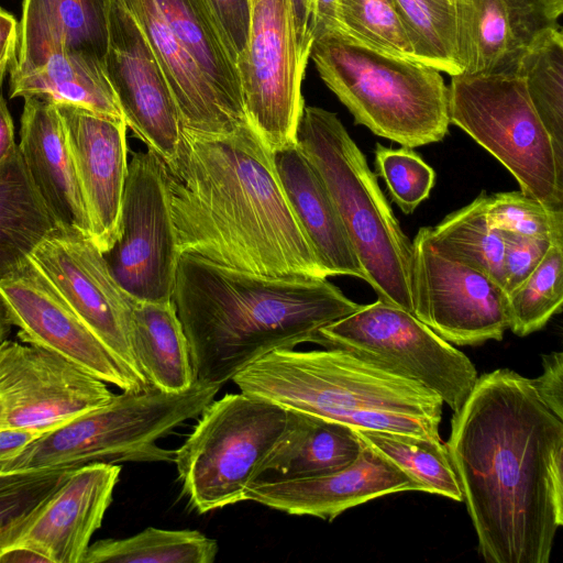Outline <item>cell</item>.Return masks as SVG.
Listing matches in <instances>:
<instances>
[{"mask_svg": "<svg viewBox=\"0 0 563 563\" xmlns=\"http://www.w3.org/2000/svg\"><path fill=\"white\" fill-rule=\"evenodd\" d=\"M76 467L0 471V527L32 509Z\"/></svg>", "mask_w": 563, "mask_h": 563, "instance_id": "cell-40", "label": "cell"}, {"mask_svg": "<svg viewBox=\"0 0 563 563\" xmlns=\"http://www.w3.org/2000/svg\"><path fill=\"white\" fill-rule=\"evenodd\" d=\"M504 239V290L510 294L540 264L552 244L545 239L500 231Z\"/></svg>", "mask_w": 563, "mask_h": 563, "instance_id": "cell-41", "label": "cell"}, {"mask_svg": "<svg viewBox=\"0 0 563 563\" xmlns=\"http://www.w3.org/2000/svg\"><path fill=\"white\" fill-rule=\"evenodd\" d=\"M107 43L108 0H23L10 75L34 71L62 51L103 63Z\"/></svg>", "mask_w": 563, "mask_h": 563, "instance_id": "cell-23", "label": "cell"}, {"mask_svg": "<svg viewBox=\"0 0 563 563\" xmlns=\"http://www.w3.org/2000/svg\"><path fill=\"white\" fill-rule=\"evenodd\" d=\"M542 367V374L531 383L545 406L563 419V353L543 355Z\"/></svg>", "mask_w": 563, "mask_h": 563, "instance_id": "cell-43", "label": "cell"}, {"mask_svg": "<svg viewBox=\"0 0 563 563\" xmlns=\"http://www.w3.org/2000/svg\"><path fill=\"white\" fill-rule=\"evenodd\" d=\"M34 95L124 120L103 63L86 54L57 52L34 71L10 75L11 98Z\"/></svg>", "mask_w": 563, "mask_h": 563, "instance_id": "cell-30", "label": "cell"}, {"mask_svg": "<svg viewBox=\"0 0 563 563\" xmlns=\"http://www.w3.org/2000/svg\"><path fill=\"white\" fill-rule=\"evenodd\" d=\"M31 260L110 353L148 387L132 340L136 300L112 276L95 242L58 228L37 245Z\"/></svg>", "mask_w": 563, "mask_h": 563, "instance_id": "cell-14", "label": "cell"}, {"mask_svg": "<svg viewBox=\"0 0 563 563\" xmlns=\"http://www.w3.org/2000/svg\"><path fill=\"white\" fill-rule=\"evenodd\" d=\"M7 71L8 68L0 70V162L3 161L16 145L14 142L12 118L2 92L3 79Z\"/></svg>", "mask_w": 563, "mask_h": 563, "instance_id": "cell-48", "label": "cell"}, {"mask_svg": "<svg viewBox=\"0 0 563 563\" xmlns=\"http://www.w3.org/2000/svg\"><path fill=\"white\" fill-rule=\"evenodd\" d=\"M12 325L13 324L9 318L5 306L2 301V299L0 298V343L3 340L8 339L9 334L11 332Z\"/></svg>", "mask_w": 563, "mask_h": 563, "instance_id": "cell-49", "label": "cell"}, {"mask_svg": "<svg viewBox=\"0 0 563 563\" xmlns=\"http://www.w3.org/2000/svg\"><path fill=\"white\" fill-rule=\"evenodd\" d=\"M516 75L545 128L563 165V35L560 26L541 32L520 56Z\"/></svg>", "mask_w": 563, "mask_h": 563, "instance_id": "cell-33", "label": "cell"}, {"mask_svg": "<svg viewBox=\"0 0 563 563\" xmlns=\"http://www.w3.org/2000/svg\"><path fill=\"white\" fill-rule=\"evenodd\" d=\"M172 300L196 379L220 386L273 351L313 343L322 327L361 307L327 278L263 276L187 252Z\"/></svg>", "mask_w": 563, "mask_h": 563, "instance_id": "cell-3", "label": "cell"}, {"mask_svg": "<svg viewBox=\"0 0 563 563\" xmlns=\"http://www.w3.org/2000/svg\"><path fill=\"white\" fill-rule=\"evenodd\" d=\"M446 446L483 559L548 563L563 525V419L531 379L508 368L478 376Z\"/></svg>", "mask_w": 563, "mask_h": 563, "instance_id": "cell-1", "label": "cell"}, {"mask_svg": "<svg viewBox=\"0 0 563 563\" xmlns=\"http://www.w3.org/2000/svg\"><path fill=\"white\" fill-rule=\"evenodd\" d=\"M287 419V409L242 391L212 400L174 454L190 506L206 514L245 501Z\"/></svg>", "mask_w": 563, "mask_h": 563, "instance_id": "cell-8", "label": "cell"}, {"mask_svg": "<svg viewBox=\"0 0 563 563\" xmlns=\"http://www.w3.org/2000/svg\"><path fill=\"white\" fill-rule=\"evenodd\" d=\"M313 343L339 349L386 372L417 382L453 412L478 378L471 360L412 313L377 299L322 327Z\"/></svg>", "mask_w": 563, "mask_h": 563, "instance_id": "cell-10", "label": "cell"}, {"mask_svg": "<svg viewBox=\"0 0 563 563\" xmlns=\"http://www.w3.org/2000/svg\"><path fill=\"white\" fill-rule=\"evenodd\" d=\"M121 466L76 467L32 509L0 527V551L24 548L47 563H82L93 533L112 503Z\"/></svg>", "mask_w": 563, "mask_h": 563, "instance_id": "cell-17", "label": "cell"}, {"mask_svg": "<svg viewBox=\"0 0 563 563\" xmlns=\"http://www.w3.org/2000/svg\"><path fill=\"white\" fill-rule=\"evenodd\" d=\"M313 2L314 0H290L297 47L305 62H308L312 43Z\"/></svg>", "mask_w": 563, "mask_h": 563, "instance_id": "cell-44", "label": "cell"}, {"mask_svg": "<svg viewBox=\"0 0 563 563\" xmlns=\"http://www.w3.org/2000/svg\"><path fill=\"white\" fill-rule=\"evenodd\" d=\"M411 242L412 314L451 344L500 341L509 329L504 288L438 250L428 227L420 228Z\"/></svg>", "mask_w": 563, "mask_h": 563, "instance_id": "cell-13", "label": "cell"}, {"mask_svg": "<svg viewBox=\"0 0 563 563\" xmlns=\"http://www.w3.org/2000/svg\"><path fill=\"white\" fill-rule=\"evenodd\" d=\"M56 229L16 144L0 162V284L14 275Z\"/></svg>", "mask_w": 563, "mask_h": 563, "instance_id": "cell-28", "label": "cell"}, {"mask_svg": "<svg viewBox=\"0 0 563 563\" xmlns=\"http://www.w3.org/2000/svg\"><path fill=\"white\" fill-rule=\"evenodd\" d=\"M103 69L128 128L172 165L183 135L179 110L145 34L121 0H108Z\"/></svg>", "mask_w": 563, "mask_h": 563, "instance_id": "cell-16", "label": "cell"}, {"mask_svg": "<svg viewBox=\"0 0 563 563\" xmlns=\"http://www.w3.org/2000/svg\"><path fill=\"white\" fill-rule=\"evenodd\" d=\"M449 117L510 172L520 191L563 211V165L519 76H451Z\"/></svg>", "mask_w": 563, "mask_h": 563, "instance_id": "cell-9", "label": "cell"}, {"mask_svg": "<svg viewBox=\"0 0 563 563\" xmlns=\"http://www.w3.org/2000/svg\"><path fill=\"white\" fill-rule=\"evenodd\" d=\"M174 35L194 58L231 119L249 123L236 59L208 0H156Z\"/></svg>", "mask_w": 563, "mask_h": 563, "instance_id": "cell-27", "label": "cell"}, {"mask_svg": "<svg viewBox=\"0 0 563 563\" xmlns=\"http://www.w3.org/2000/svg\"><path fill=\"white\" fill-rule=\"evenodd\" d=\"M375 164L390 198L399 209L412 213L433 188L435 174L411 148H389L377 143Z\"/></svg>", "mask_w": 563, "mask_h": 563, "instance_id": "cell-39", "label": "cell"}, {"mask_svg": "<svg viewBox=\"0 0 563 563\" xmlns=\"http://www.w3.org/2000/svg\"><path fill=\"white\" fill-rule=\"evenodd\" d=\"M113 395L107 383L57 352L9 339L0 343L1 428L45 433Z\"/></svg>", "mask_w": 563, "mask_h": 563, "instance_id": "cell-15", "label": "cell"}, {"mask_svg": "<svg viewBox=\"0 0 563 563\" xmlns=\"http://www.w3.org/2000/svg\"><path fill=\"white\" fill-rule=\"evenodd\" d=\"M238 59L245 49L251 24V0H208Z\"/></svg>", "mask_w": 563, "mask_h": 563, "instance_id": "cell-42", "label": "cell"}, {"mask_svg": "<svg viewBox=\"0 0 563 563\" xmlns=\"http://www.w3.org/2000/svg\"><path fill=\"white\" fill-rule=\"evenodd\" d=\"M19 24L14 16L0 9V70L10 68L16 55Z\"/></svg>", "mask_w": 563, "mask_h": 563, "instance_id": "cell-46", "label": "cell"}, {"mask_svg": "<svg viewBox=\"0 0 563 563\" xmlns=\"http://www.w3.org/2000/svg\"><path fill=\"white\" fill-rule=\"evenodd\" d=\"M336 4L338 0H314L311 22L312 40L324 31L339 30Z\"/></svg>", "mask_w": 563, "mask_h": 563, "instance_id": "cell-47", "label": "cell"}, {"mask_svg": "<svg viewBox=\"0 0 563 563\" xmlns=\"http://www.w3.org/2000/svg\"><path fill=\"white\" fill-rule=\"evenodd\" d=\"M296 144L320 175L377 299L412 313V242L338 115L305 106Z\"/></svg>", "mask_w": 563, "mask_h": 563, "instance_id": "cell-5", "label": "cell"}, {"mask_svg": "<svg viewBox=\"0 0 563 563\" xmlns=\"http://www.w3.org/2000/svg\"><path fill=\"white\" fill-rule=\"evenodd\" d=\"M486 201L487 195L482 192L435 227H428V235L438 250L486 274L504 288V239L487 222Z\"/></svg>", "mask_w": 563, "mask_h": 563, "instance_id": "cell-34", "label": "cell"}, {"mask_svg": "<svg viewBox=\"0 0 563 563\" xmlns=\"http://www.w3.org/2000/svg\"><path fill=\"white\" fill-rule=\"evenodd\" d=\"M413 58L450 76L462 74L451 0H394Z\"/></svg>", "mask_w": 563, "mask_h": 563, "instance_id": "cell-35", "label": "cell"}, {"mask_svg": "<svg viewBox=\"0 0 563 563\" xmlns=\"http://www.w3.org/2000/svg\"><path fill=\"white\" fill-rule=\"evenodd\" d=\"M309 57L356 124L415 148L449 132V87L441 71L371 48L339 30L312 40Z\"/></svg>", "mask_w": 563, "mask_h": 563, "instance_id": "cell-6", "label": "cell"}, {"mask_svg": "<svg viewBox=\"0 0 563 563\" xmlns=\"http://www.w3.org/2000/svg\"><path fill=\"white\" fill-rule=\"evenodd\" d=\"M231 380L244 394L354 430L441 440L437 394L339 349L276 350Z\"/></svg>", "mask_w": 563, "mask_h": 563, "instance_id": "cell-4", "label": "cell"}, {"mask_svg": "<svg viewBox=\"0 0 563 563\" xmlns=\"http://www.w3.org/2000/svg\"><path fill=\"white\" fill-rule=\"evenodd\" d=\"M288 410L286 427L257 468L256 479L302 478L340 471L360 454L363 441L343 423Z\"/></svg>", "mask_w": 563, "mask_h": 563, "instance_id": "cell-26", "label": "cell"}, {"mask_svg": "<svg viewBox=\"0 0 563 563\" xmlns=\"http://www.w3.org/2000/svg\"><path fill=\"white\" fill-rule=\"evenodd\" d=\"M416 490V484L391 462L363 442L346 467L302 478L260 477L246 489V500L296 516L332 521L345 510L374 498Z\"/></svg>", "mask_w": 563, "mask_h": 563, "instance_id": "cell-20", "label": "cell"}, {"mask_svg": "<svg viewBox=\"0 0 563 563\" xmlns=\"http://www.w3.org/2000/svg\"><path fill=\"white\" fill-rule=\"evenodd\" d=\"M132 340L140 368L150 386L176 394L196 382L188 340L173 300L136 301Z\"/></svg>", "mask_w": 563, "mask_h": 563, "instance_id": "cell-29", "label": "cell"}, {"mask_svg": "<svg viewBox=\"0 0 563 563\" xmlns=\"http://www.w3.org/2000/svg\"><path fill=\"white\" fill-rule=\"evenodd\" d=\"M465 75H515L528 45L558 27L563 0H451Z\"/></svg>", "mask_w": 563, "mask_h": 563, "instance_id": "cell-21", "label": "cell"}, {"mask_svg": "<svg viewBox=\"0 0 563 563\" xmlns=\"http://www.w3.org/2000/svg\"><path fill=\"white\" fill-rule=\"evenodd\" d=\"M2 422H3V409H2L1 401H0V428L2 427Z\"/></svg>", "mask_w": 563, "mask_h": 563, "instance_id": "cell-50", "label": "cell"}, {"mask_svg": "<svg viewBox=\"0 0 563 563\" xmlns=\"http://www.w3.org/2000/svg\"><path fill=\"white\" fill-rule=\"evenodd\" d=\"M306 65L290 0H251L249 40L236 68L249 123L272 153L296 143Z\"/></svg>", "mask_w": 563, "mask_h": 563, "instance_id": "cell-12", "label": "cell"}, {"mask_svg": "<svg viewBox=\"0 0 563 563\" xmlns=\"http://www.w3.org/2000/svg\"><path fill=\"white\" fill-rule=\"evenodd\" d=\"M42 434L30 429L0 428V465L16 456Z\"/></svg>", "mask_w": 563, "mask_h": 563, "instance_id": "cell-45", "label": "cell"}, {"mask_svg": "<svg viewBox=\"0 0 563 563\" xmlns=\"http://www.w3.org/2000/svg\"><path fill=\"white\" fill-rule=\"evenodd\" d=\"M486 219L498 231L563 243V211H553L522 191L487 196Z\"/></svg>", "mask_w": 563, "mask_h": 563, "instance_id": "cell-38", "label": "cell"}, {"mask_svg": "<svg viewBox=\"0 0 563 563\" xmlns=\"http://www.w3.org/2000/svg\"><path fill=\"white\" fill-rule=\"evenodd\" d=\"M218 542L198 530L147 527L121 539L90 544L82 563H212Z\"/></svg>", "mask_w": 563, "mask_h": 563, "instance_id": "cell-31", "label": "cell"}, {"mask_svg": "<svg viewBox=\"0 0 563 563\" xmlns=\"http://www.w3.org/2000/svg\"><path fill=\"white\" fill-rule=\"evenodd\" d=\"M508 296L509 329L526 336L542 329L563 303V243L550 246L536 269Z\"/></svg>", "mask_w": 563, "mask_h": 563, "instance_id": "cell-36", "label": "cell"}, {"mask_svg": "<svg viewBox=\"0 0 563 563\" xmlns=\"http://www.w3.org/2000/svg\"><path fill=\"white\" fill-rule=\"evenodd\" d=\"M56 103V102H55ZM98 249L109 251L119 236L128 174L125 120L56 103Z\"/></svg>", "mask_w": 563, "mask_h": 563, "instance_id": "cell-19", "label": "cell"}, {"mask_svg": "<svg viewBox=\"0 0 563 563\" xmlns=\"http://www.w3.org/2000/svg\"><path fill=\"white\" fill-rule=\"evenodd\" d=\"M166 178L178 253L263 276L327 278L250 123L218 135L183 129Z\"/></svg>", "mask_w": 563, "mask_h": 563, "instance_id": "cell-2", "label": "cell"}, {"mask_svg": "<svg viewBox=\"0 0 563 563\" xmlns=\"http://www.w3.org/2000/svg\"><path fill=\"white\" fill-rule=\"evenodd\" d=\"M291 211L325 277L365 279L344 225L320 175L297 144L273 153Z\"/></svg>", "mask_w": 563, "mask_h": 563, "instance_id": "cell-24", "label": "cell"}, {"mask_svg": "<svg viewBox=\"0 0 563 563\" xmlns=\"http://www.w3.org/2000/svg\"><path fill=\"white\" fill-rule=\"evenodd\" d=\"M220 385L197 380L188 389L169 394L150 386L122 391L38 437L0 471L40 467H79L91 463L172 462L175 451L157 444L161 438L201 411Z\"/></svg>", "mask_w": 563, "mask_h": 563, "instance_id": "cell-7", "label": "cell"}, {"mask_svg": "<svg viewBox=\"0 0 563 563\" xmlns=\"http://www.w3.org/2000/svg\"><path fill=\"white\" fill-rule=\"evenodd\" d=\"M339 31L376 51L413 58L394 0H338Z\"/></svg>", "mask_w": 563, "mask_h": 563, "instance_id": "cell-37", "label": "cell"}, {"mask_svg": "<svg viewBox=\"0 0 563 563\" xmlns=\"http://www.w3.org/2000/svg\"><path fill=\"white\" fill-rule=\"evenodd\" d=\"M18 146L31 181L57 227L91 239L85 200L53 100L24 97Z\"/></svg>", "mask_w": 563, "mask_h": 563, "instance_id": "cell-22", "label": "cell"}, {"mask_svg": "<svg viewBox=\"0 0 563 563\" xmlns=\"http://www.w3.org/2000/svg\"><path fill=\"white\" fill-rule=\"evenodd\" d=\"M358 438L404 472L418 492L463 501L446 444L406 433L354 430Z\"/></svg>", "mask_w": 563, "mask_h": 563, "instance_id": "cell-32", "label": "cell"}, {"mask_svg": "<svg viewBox=\"0 0 563 563\" xmlns=\"http://www.w3.org/2000/svg\"><path fill=\"white\" fill-rule=\"evenodd\" d=\"M145 34L179 110L183 129L207 135L240 128L186 48L174 35L156 0H121ZM244 125V124H243Z\"/></svg>", "mask_w": 563, "mask_h": 563, "instance_id": "cell-25", "label": "cell"}, {"mask_svg": "<svg viewBox=\"0 0 563 563\" xmlns=\"http://www.w3.org/2000/svg\"><path fill=\"white\" fill-rule=\"evenodd\" d=\"M166 166L153 151L133 153L128 164L120 231L103 253L119 285L136 301H172L178 261Z\"/></svg>", "mask_w": 563, "mask_h": 563, "instance_id": "cell-11", "label": "cell"}, {"mask_svg": "<svg viewBox=\"0 0 563 563\" xmlns=\"http://www.w3.org/2000/svg\"><path fill=\"white\" fill-rule=\"evenodd\" d=\"M0 298L20 329V341L57 352L122 391L147 388L88 329L31 257L0 284Z\"/></svg>", "mask_w": 563, "mask_h": 563, "instance_id": "cell-18", "label": "cell"}]
</instances>
